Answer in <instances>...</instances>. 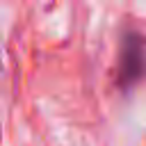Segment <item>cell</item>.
Wrapping results in <instances>:
<instances>
[{"label": "cell", "mask_w": 146, "mask_h": 146, "mask_svg": "<svg viewBox=\"0 0 146 146\" xmlns=\"http://www.w3.org/2000/svg\"><path fill=\"white\" fill-rule=\"evenodd\" d=\"M146 73V41L137 32H128L121 39L119 64H116V82L123 89L137 84Z\"/></svg>", "instance_id": "1"}]
</instances>
